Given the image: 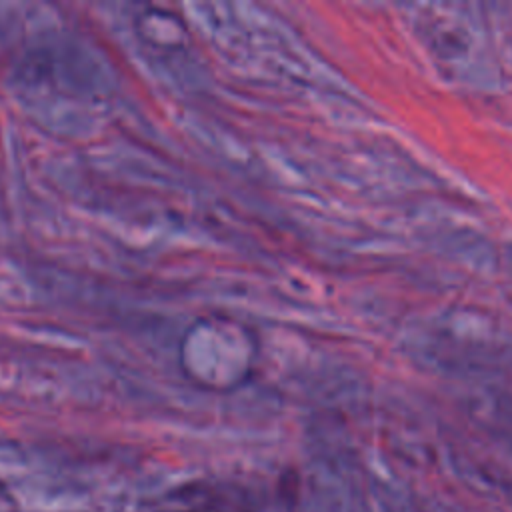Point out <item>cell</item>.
Here are the masks:
<instances>
[{
	"label": "cell",
	"instance_id": "cell-1",
	"mask_svg": "<svg viewBox=\"0 0 512 512\" xmlns=\"http://www.w3.org/2000/svg\"><path fill=\"white\" fill-rule=\"evenodd\" d=\"M180 504L192 512H246L242 500H238L234 492L216 486L186 488Z\"/></svg>",
	"mask_w": 512,
	"mask_h": 512
}]
</instances>
